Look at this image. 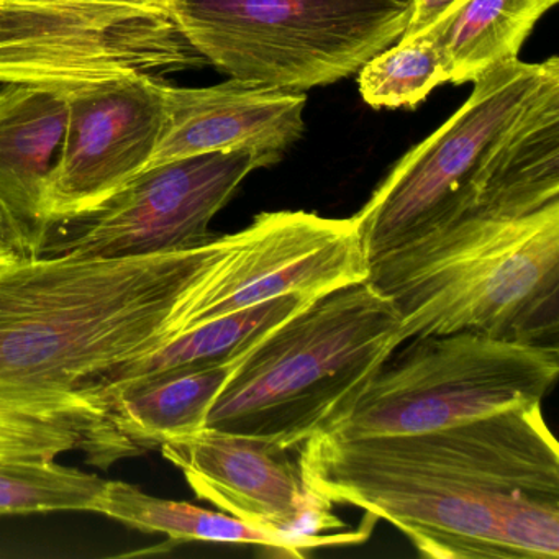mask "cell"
Masks as SVG:
<instances>
[{
  "label": "cell",
  "mask_w": 559,
  "mask_h": 559,
  "mask_svg": "<svg viewBox=\"0 0 559 559\" xmlns=\"http://www.w3.org/2000/svg\"><path fill=\"white\" fill-rule=\"evenodd\" d=\"M207 243L150 257L0 261V411L76 421L119 460L139 453L110 424L96 389L181 335Z\"/></svg>",
  "instance_id": "obj_1"
},
{
  "label": "cell",
  "mask_w": 559,
  "mask_h": 559,
  "mask_svg": "<svg viewBox=\"0 0 559 559\" xmlns=\"http://www.w3.org/2000/svg\"><path fill=\"white\" fill-rule=\"evenodd\" d=\"M299 460L319 496L392 523L424 558L509 559L513 513L559 500L558 443L542 404L421 433L313 435Z\"/></svg>",
  "instance_id": "obj_2"
},
{
  "label": "cell",
  "mask_w": 559,
  "mask_h": 559,
  "mask_svg": "<svg viewBox=\"0 0 559 559\" xmlns=\"http://www.w3.org/2000/svg\"><path fill=\"white\" fill-rule=\"evenodd\" d=\"M559 201V58L497 64L440 129L399 159L355 215L368 260L464 218Z\"/></svg>",
  "instance_id": "obj_3"
},
{
  "label": "cell",
  "mask_w": 559,
  "mask_h": 559,
  "mask_svg": "<svg viewBox=\"0 0 559 559\" xmlns=\"http://www.w3.org/2000/svg\"><path fill=\"white\" fill-rule=\"evenodd\" d=\"M404 342L469 332L556 345L559 202L515 218H464L369 261Z\"/></svg>",
  "instance_id": "obj_4"
},
{
  "label": "cell",
  "mask_w": 559,
  "mask_h": 559,
  "mask_svg": "<svg viewBox=\"0 0 559 559\" xmlns=\"http://www.w3.org/2000/svg\"><path fill=\"white\" fill-rule=\"evenodd\" d=\"M402 343L401 316L371 281L340 287L238 359L205 427L300 447L352 407Z\"/></svg>",
  "instance_id": "obj_5"
},
{
  "label": "cell",
  "mask_w": 559,
  "mask_h": 559,
  "mask_svg": "<svg viewBox=\"0 0 559 559\" xmlns=\"http://www.w3.org/2000/svg\"><path fill=\"white\" fill-rule=\"evenodd\" d=\"M412 0H176L173 15L207 64L277 90L329 86L404 37Z\"/></svg>",
  "instance_id": "obj_6"
},
{
  "label": "cell",
  "mask_w": 559,
  "mask_h": 559,
  "mask_svg": "<svg viewBox=\"0 0 559 559\" xmlns=\"http://www.w3.org/2000/svg\"><path fill=\"white\" fill-rule=\"evenodd\" d=\"M412 340L323 433L365 438L454 427L542 404L559 374L558 345L469 332Z\"/></svg>",
  "instance_id": "obj_7"
},
{
  "label": "cell",
  "mask_w": 559,
  "mask_h": 559,
  "mask_svg": "<svg viewBox=\"0 0 559 559\" xmlns=\"http://www.w3.org/2000/svg\"><path fill=\"white\" fill-rule=\"evenodd\" d=\"M205 64L171 12L0 2V84H32L68 96Z\"/></svg>",
  "instance_id": "obj_8"
},
{
  "label": "cell",
  "mask_w": 559,
  "mask_h": 559,
  "mask_svg": "<svg viewBox=\"0 0 559 559\" xmlns=\"http://www.w3.org/2000/svg\"><path fill=\"white\" fill-rule=\"evenodd\" d=\"M280 159L234 150L152 166L96 207L48 224L35 254L132 258L201 247L241 182Z\"/></svg>",
  "instance_id": "obj_9"
},
{
  "label": "cell",
  "mask_w": 559,
  "mask_h": 559,
  "mask_svg": "<svg viewBox=\"0 0 559 559\" xmlns=\"http://www.w3.org/2000/svg\"><path fill=\"white\" fill-rule=\"evenodd\" d=\"M165 78H127L68 94L63 142L45 185L44 230L132 181L150 165L165 120Z\"/></svg>",
  "instance_id": "obj_10"
},
{
  "label": "cell",
  "mask_w": 559,
  "mask_h": 559,
  "mask_svg": "<svg viewBox=\"0 0 559 559\" xmlns=\"http://www.w3.org/2000/svg\"><path fill=\"white\" fill-rule=\"evenodd\" d=\"M159 448L199 499L248 525L283 535H316L345 526L332 512L333 503L307 483L300 447L205 427Z\"/></svg>",
  "instance_id": "obj_11"
},
{
  "label": "cell",
  "mask_w": 559,
  "mask_h": 559,
  "mask_svg": "<svg viewBox=\"0 0 559 559\" xmlns=\"http://www.w3.org/2000/svg\"><path fill=\"white\" fill-rule=\"evenodd\" d=\"M302 91L230 80L209 87L166 84L165 120L146 168L207 153L258 150L283 158L306 130Z\"/></svg>",
  "instance_id": "obj_12"
},
{
  "label": "cell",
  "mask_w": 559,
  "mask_h": 559,
  "mask_svg": "<svg viewBox=\"0 0 559 559\" xmlns=\"http://www.w3.org/2000/svg\"><path fill=\"white\" fill-rule=\"evenodd\" d=\"M68 96L32 84L0 87V205L37 253L45 185L63 142Z\"/></svg>",
  "instance_id": "obj_13"
},
{
  "label": "cell",
  "mask_w": 559,
  "mask_h": 559,
  "mask_svg": "<svg viewBox=\"0 0 559 559\" xmlns=\"http://www.w3.org/2000/svg\"><path fill=\"white\" fill-rule=\"evenodd\" d=\"M93 512L119 520L143 533H163L175 545L182 542L235 543L274 549L289 558H304L316 549L361 545L371 536L374 516L348 532H323L316 535H283L248 525L227 512L202 509L189 502L159 499L123 480H106Z\"/></svg>",
  "instance_id": "obj_14"
},
{
  "label": "cell",
  "mask_w": 559,
  "mask_h": 559,
  "mask_svg": "<svg viewBox=\"0 0 559 559\" xmlns=\"http://www.w3.org/2000/svg\"><path fill=\"white\" fill-rule=\"evenodd\" d=\"M238 359L110 382L97 389L96 399L114 428L140 453L205 428Z\"/></svg>",
  "instance_id": "obj_15"
},
{
  "label": "cell",
  "mask_w": 559,
  "mask_h": 559,
  "mask_svg": "<svg viewBox=\"0 0 559 559\" xmlns=\"http://www.w3.org/2000/svg\"><path fill=\"white\" fill-rule=\"evenodd\" d=\"M559 0H460L428 28L448 83H474L497 64L519 60L539 19Z\"/></svg>",
  "instance_id": "obj_16"
},
{
  "label": "cell",
  "mask_w": 559,
  "mask_h": 559,
  "mask_svg": "<svg viewBox=\"0 0 559 559\" xmlns=\"http://www.w3.org/2000/svg\"><path fill=\"white\" fill-rule=\"evenodd\" d=\"M316 299L319 297L299 293L284 294L241 312L195 326L194 330L176 336L150 355L120 366L110 372L100 385L169 369L234 361L241 358L270 330Z\"/></svg>",
  "instance_id": "obj_17"
},
{
  "label": "cell",
  "mask_w": 559,
  "mask_h": 559,
  "mask_svg": "<svg viewBox=\"0 0 559 559\" xmlns=\"http://www.w3.org/2000/svg\"><path fill=\"white\" fill-rule=\"evenodd\" d=\"M106 480L55 457H0V516L91 510Z\"/></svg>",
  "instance_id": "obj_18"
},
{
  "label": "cell",
  "mask_w": 559,
  "mask_h": 559,
  "mask_svg": "<svg viewBox=\"0 0 559 559\" xmlns=\"http://www.w3.org/2000/svg\"><path fill=\"white\" fill-rule=\"evenodd\" d=\"M444 83L447 67L427 32L395 41L362 64L358 76L359 94L374 109L418 106Z\"/></svg>",
  "instance_id": "obj_19"
},
{
  "label": "cell",
  "mask_w": 559,
  "mask_h": 559,
  "mask_svg": "<svg viewBox=\"0 0 559 559\" xmlns=\"http://www.w3.org/2000/svg\"><path fill=\"white\" fill-rule=\"evenodd\" d=\"M86 444V428L76 421L0 411V457H57Z\"/></svg>",
  "instance_id": "obj_20"
},
{
  "label": "cell",
  "mask_w": 559,
  "mask_h": 559,
  "mask_svg": "<svg viewBox=\"0 0 559 559\" xmlns=\"http://www.w3.org/2000/svg\"><path fill=\"white\" fill-rule=\"evenodd\" d=\"M5 4L60 5V8L103 9L123 8L140 9L148 12H171L176 0H0Z\"/></svg>",
  "instance_id": "obj_21"
},
{
  "label": "cell",
  "mask_w": 559,
  "mask_h": 559,
  "mask_svg": "<svg viewBox=\"0 0 559 559\" xmlns=\"http://www.w3.org/2000/svg\"><path fill=\"white\" fill-rule=\"evenodd\" d=\"M460 0H412L411 19L404 37H415L433 27Z\"/></svg>",
  "instance_id": "obj_22"
},
{
  "label": "cell",
  "mask_w": 559,
  "mask_h": 559,
  "mask_svg": "<svg viewBox=\"0 0 559 559\" xmlns=\"http://www.w3.org/2000/svg\"><path fill=\"white\" fill-rule=\"evenodd\" d=\"M25 254H32L28 241L25 240L14 218L0 205V261Z\"/></svg>",
  "instance_id": "obj_23"
}]
</instances>
